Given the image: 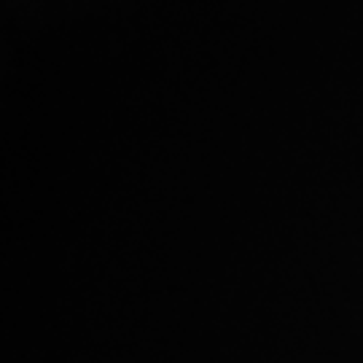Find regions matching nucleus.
I'll use <instances>...</instances> for the list:
<instances>
[]
</instances>
